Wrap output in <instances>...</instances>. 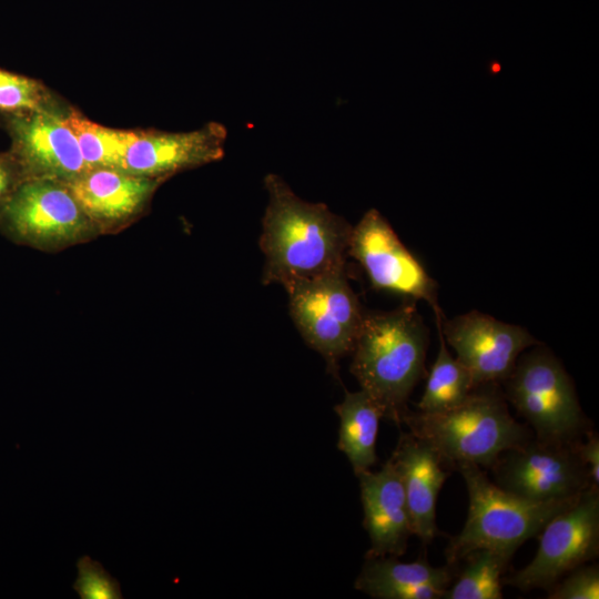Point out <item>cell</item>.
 Listing matches in <instances>:
<instances>
[{
    "label": "cell",
    "instance_id": "15",
    "mask_svg": "<svg viewBox=\"0 0 599 599\" xmlns=\"http://www.w3.org/2000/svg\"><path fill=\"white\" fill-rule=\"evenodd\" d=\"M357 478L363 525L370 541L366 557L403 556L414 531L406 496L392 460L379 470H366Z\"/></svg>",
    "mask_w": 599,
    "mask_h": 599
},
{
    "label": "cell",
    "instance_id": "1",
    "mask_svg": "<svg viewBox=\"0 0 599 599\" xmlns=\"http://www.w3.org/2000/svg\"><path fill=\"white\" fill-rule=\"evenodd\" d=\"M268 203L262 221L263 283L285 290L345 267L352 226L324 203L298 197L276 174L264 180Z\"/></svg>",
    "mask_w": 599,
    "mask_h": 599
},
{
    "label": "cell",
    "instance_id": "13",
    "mask_svg": "<svg viewBox=\"0 0 599 599\" xmlns=\"http://www.w3.org/2000/svg\"><path fill=\"white\" fill-rule=\"evenodd\" d=\"M226 138V128L215 121L187 132L136 129L133 130L121 170L167 180L179 172L221 160Z\"/></svg>",
    "mask_w": 599,
    "mask_h": 599
},
{
    "label": "cell",
    "instance_id": "19",
    "mask_svg": "<svg viewBox=\"0 0 599 599\" xmlns=\"http://www.w3.org/2000/svg\"><path fill=\"white\" fill-rule=\"evenodd\" d=\"M439 349L417 404L423 413H443L460 405L476 385L466 367L450 354L438 329Z\"/></svg>",
    "mask_w": 599,
    "mask_h": 599
},
{
    "label": "cell",
    "instance_id": "26",
    "mask_svg": "<svg viewBox=\"0 0 599 599\" xmlns=\"http://www.w3.org/2000/svg\"><path fill=\"white\" fill-rule=\"evenodd\" d=\"M586 440H578L577 447L579 456L588 469L589 477L593 487L599 486V438L593 430H587Z\"/></svg>",
    "mask_w": 599,
    "mask_h": 599
},
{
    "label": "cell",
    "instance_id": "14",
    "mask_svg": "<svg viewBox=\"0 0 599 599\" xmlns=\"http://www.w3.org/2000/svg\"><path fill=\"white\" fill-rule=\"evenodd\" d=\"M165 181L116 169H93L68 185L102 235L116 233L145 214L153 195Z\"/></svg>",
    "mask_w": 599,
    "mask_h": 599
},
{
    "label": "cell",
    "instance_id": "8",
    "mask_svg": "<svg viewBox=\"0 0 599 599\" xmlns=\"http://www.w3.org/2000/svg\"><path fill=\"white\" fill-rule=\"evenodd\" d=\"M579 439L562 441L531 436L500 454L489 468L491 480L501 489L532 501L576 498L593 487L578 453Z\"/></svg>",
    "mask_w": 599,
    "mask_h": 599
},
{
    "label": "cell",
    "instance_id": "5",
    "mask_svg": "<svg viewBox=\"0 0 599 599\" xmlns=\"http://www.w3.org/2000/svg\"><path fill=\"white\" fill-rule=\"evenodd\" d=\"M502 383L505 398L526 419L536 437L572 441L588 430L572 379L561 362L540 344L519 356Z\"/></svg>",
    "mask_w": 599,
    "mask_h": 599
},
{
    "label": "cell",
    "instance_id": "9",
    "mask_svg": "<svg viewBox=\"0 0 599 599\" xmlns=\"http://www.w3.org/2000/svg\"><path fill=\"white\" fill-rule=\"evenodd\" d=\"M534 559L502 583L521 591L548 590L575 568L599 555V489L589 487L539 532Z\"/></svg>",
    "mask_w": 599,
    "mask_h": 599
},
{
    "label": "cell",
    "instance_id": "23",
    "mask_svg": "<svg viewBox=\"0 0 599 599\" xmlns=\"http://www.w3.org/2000/svg\"><path fill=\"white\" fill-rule=\"evenodd\" d=\"M78 579L72 588L81 599H122L119 581L89 556L77 561Z\"/></svg>",
    "mask_w": 599,
    "mask_h": 599
},
{
    "label": "cell",
    "instance_id": "3",
    "mask_svg": "<svg viewBox=\"0 0 599 599\" xmlns=\"http://www.w3.org/2000/svg\"><path fill=\"white\" fill-rule=\"evenodd\" d=\"M497 384L477 386L457 407L443 413L407 410L402 423L428 443L444 465L474 464L490 468L505 450L531 437L515 420Z\"/></svg>",
    "mask_w": 599,
    "mask_h": 599
},
{
    "label": "cell",
    "instance_id": "12",
    "mask_svg": "<svg viewBox=\"0 0 599 599\" xmlns=\"http://www.w3.org/2000/svg\"><path fill=\"white\" fill-rule=\"evenodd\" d=\"M68 112H1L3 128L11 140L9 151L28 179L70 183L88 171L77 139L65 122Z\"/></svg>",
    "mask_w": 599,
    "mask_h": 599
},
{
    "label": "cell",
    "instance_id": "16",
    "mask_svg": "<svg viewBox=\"0 0 599 599\" xmlns=\"http://www.w3.org/2000/svg\"><path fill=\"white\" fill-rule=\"evenodd\" d=\"M389 459L406 496L414 535L428 545L439 534L436 504L448 477L444 463L428 443L409 432L402 434Z\"/></svg>",
    "mask_w": 599,
    "mask_h": 599
},
{
    "label": "cell",
    "instance_id": "24",
    "mask_svg": "<svg viewBox=\"0 0 599 599\" xmlns=\"http://www.w3.org/2000/svg\"><path fill=\"white\" fill-rule=\"evenodd\" d=\"M549 599H598V565H582L565 575L548 589Z\"/></svg>",
    "mask_w": 599,
    "mask_h": 599
},
{
    "label": "cell",
    "instance_id": "10",
    "mask_svg": "<svg viewBox=\"0 0 599 599\" xmlns=\"http://www.w3.org/2000/svg\"><path fill=\"white\" fill-rule=\"evenodd\" d=\"M347 255L362 265L375 288L427 302L441 314L436 282L377 210H368L352 226Z\"/></svg>",
    "mask_w": 599,
    "mask_h": 599
},
{
    "label": "cell",
    "instance_id": "20",
    "mask_svg": "<svg viewBox=\"0 0 599 599\" xmlns=\"http://www.w3.org/2000/svg\"><path fill=\"white\" fill-rule=\"evenodd\" d=\"M65 122L73 132L88 170H121L133 130L113 129L98 124L71 106Z\"/></svg>",
    "mask_w": 599,
    "mask_h": 599
},
{
    "label": "cell",
    "instance_id": "25",
    "mask_svg": "<svg viewBox=\"0 0 599 599\" xmlns=\"http://www.w3.org/2000/svg\"><path fill=\"white\" fill-rule=\"evenodd\" d=\"M28 180L22 166L10 153H0V212L18 187Z\"/></svg>",
    "mask_w": 599,
    "mask_h": 599
},
{
    "label": "cell",
    "instance_id": "4",
    "mask_svg": "<svg viewBox=\"0 0 599 599\" xmlns=\"http://www.w3.org/2000/svg\"><path fill=\"white\" fill-rule=\"evenodd\" d=\"M463 476L469 499L468 516L460 532L445 549L448 565L456 566L478 549H491L514 556L529 538L578 497L532 501L497 486L479 466L463 464L455 468Z\"/></svg>",
    "mask_w": 599,
    "mask_h": 599
},
{
    "label": "cell",
    "instance_id": "17",
    "mask_svg": "<svg viewBox=\"0 0 599 599\" xmlns=\"http://www.w3.org/2000/svg\"><path fill=\"white\" fill-rule=\"evenodd\" d=\"M454 566L434 567L426 559L366 557L355 588L375 599H440L450 586Z\"/></svg>",
    "mask_w": 599,
    "mask_h": 599
},
{
    "label": "cell",
    "instance_id": "18",
    "mask_svg": "<svg viewBox=\"0 0 599 599\" xmlns=\"http://www.w3.org/2000/svg\"><path fill=\"white\" fill-rule=\"evenodd\" d=\"M339 417L338 449L347 457L357 476L376 463V439L384 417L377 403L363 389L346 392L335 406Z\"/></svg>",
    "mask_w": 599,
    "mask_h": 599
},
{
    "label": "cell",
    "instance_id": "21",
    "mask_svg": "<svg viewBox=\"0 0 599 599\" xmlns=\"http://www.w3.org/2000/svg\"><path fill=\"white\" fill-rule=\"evenodd\" d=\"M511 555L478 549L469 554L463 571L447 588L444 599H501L502 573Z\"/></svg>",
    "mask_w": 599,
    "mask_h": 599
},
{
    "label": "cell",
    "instance_id": "7",
    "mask_svg": "<svg viewBox=\"0 0 599 599\" xmlns=\"http://www.w3.org/2000/svg\"><path fill=\"white\" fill-rule=\"evenodd\" d=\"M285 291L292 319L302 337L337 376L338 362L352 353L365 314L345 267Z\"/></svg>",
    "mask_w": 599,
    "mask_h": 599
},
{
    "label": "cell",
    "instance_id": "11",
    "mask_svg": "<svg viewBox=\"0 0 599 599\" xmlns=\"http://www.w3.org/2000/svg\"><path fill=\"white\" fill-rule=\"evenodd\" d=\"M438 329L476 387L504 382L519 356L540 344L525 327L469 311L450 319L436 316Z\"/></svg>",
    "mask_w": 599,
    "mask_h": 599
},
{
    "label": "cell",
    "instance_id": "2",
    "mask_svg": "<svg viewBox=\"0 0 599 599\" xmlns=\"http://www.w3.org/2000/svg\"><path fill=\"white\" fill-rule=\"evenodd\" d=\"M428 328L415 301L364 314L352 351L351 372L383 416L402 424L415 386L425 374Z\"/></svg>",
    "mask_w": 599,
    "mask_h": 599
},
{
    "label": "cell",
    "instance_id": "22",
    "mask_svg": "<svg viewBox=\"0 0 599 599\" xmlns=\"http://www.w3.org/2000/svg\"><path fill=\"white\" fill-rule=\"evenodd\" d=\"M70 108L39 80L0 69L1 112H68Z\"/></svg>",
    "mask_w": 599,
    "mask_h": 599
},
{
    "label": "cell",
    "instance_id": "6",
    "mask_svg": "<svg viewBox=\"0 0 599 599\" xmlns=\"http://www.w3.org/2000/svg\"><path fill=\"white\" fill-rule=\"evenodd\" d=\"M0 232L14 243L45 252L101 235L68 183L54 179L24 181L0 212Z\"/></svg>",
    "mask_w": 599,
    "mask_h": 599
}]
</instances>
